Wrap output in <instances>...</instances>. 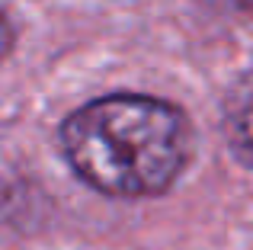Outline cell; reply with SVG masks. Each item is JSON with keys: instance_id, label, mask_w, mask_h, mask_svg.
Masks as SVG:
<instances>
[{"instance_id": "cell-1", "label": "cell", "mask_w": 253, "mask_h": 250, "mask_svg": "<svg viewBox=\"0 0 253 250\" xmlns=\"http://www.w3.org/2000/svg\"><path fill=\"white\" fill-rule=\"evenodd\" d=\"M61 151L74 173L116 199L161 196L192 154V128L167 100L116 93L86 103L61 125Z\"/></svg>"}, {"instance_id": "cell-2", "label": "cell", "mask_w": 253, "mask_h": 250, "mask_svg": "<svg viewBox=\"0 0 253 250\" xmlns=\"http://www.w3.org/2000/svg\"><path fill=\"white\" fill-rule=\"evenodd\" d=\"M221 128L231 154L253 170V74L231 87L221 113Z\"/></svg>"}, {"instance_id": "cell-3", "label": "cell", "mask_w": 253, "mask_h": 250, "mask_svg": "<svg viewBox=\"0 0 253 250\" xmlns=\"http://www.w3.org/2000/svg\"><path fill=\"white\" fill-rule=\"evenodd\" d=\"M13 51V29L6 23V16L0 13V58H6Z\"/></svg>"}, {"instance_id": "cell-4", "label": "cell", "mask_w": 253, "mask_h": 250, "mask_svg": "<svg viewBox=\"0 0 253 250\" xmlns=\"http://www.w3.org/2000/svg\"><path fill=\"white\" fill-rule=\"evenodd\" d=\"M250 3H253V0H250Z\"/></svg>"}]
</instances>
